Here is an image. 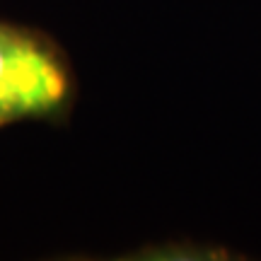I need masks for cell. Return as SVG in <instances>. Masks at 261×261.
Segmentation results:
<instances>
[{
	"mask_svg": "<svg viewBox=\"0 0 261 261\" xmlns=\"http://www.w3.org/2000/svg\"><path fill=\"white\" fill-rule=\"evenodd\" d=\"M63 97L61 65L32 39L0 27V121L51 112Z\"/></svg>",
	"mask_w": 261,
	"mask_h": 261,
	"instance_id": "6da1fadb",
	"label": "cell"
}]
</instances>
